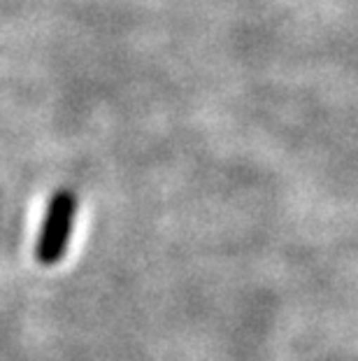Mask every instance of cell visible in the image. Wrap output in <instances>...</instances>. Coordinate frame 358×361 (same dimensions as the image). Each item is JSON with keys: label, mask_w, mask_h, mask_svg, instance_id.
Segmentation results:
<instances>
[{"label": "cell", "mask_w": 358, "mask_h": 361, "mask_svg": "<svg viewBox=\"0 0 358 361\" xmlns=\"http://www.w3.org/2000/svg\"><path fill=\"white\" fill-rule=\"evenodd\" d=\"M75 214H77V196L68 189L54 191L35 243V259L42 266H54L63 259L68 243H70Z\"/></svg>", "instance_id": "cell-1"}]
</instances>
